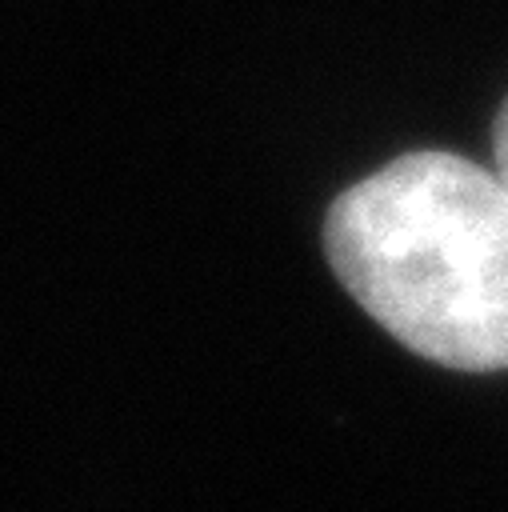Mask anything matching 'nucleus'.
<instances>
[{"instance_id": "2", "label": "nucleus", "mask_w": 508, "mask_h": 512, "mask_svg": "<svg viewBox=\"0 0 508 512\" xmlns=\"http://www.w3.org/2000/svg\"><path fill=\"white\" fill-rule=\"evenodd\" d=\"M492 172L504 188V200H508V100L500 104V116H496V128H492Z\"/></svg>"}, {"instance_id": "1", "label": "nucleus", "mask_w": 508, "mask_h": 512, "mask_svg": "<svg viewBox=\"0 0 508 512\" xmlns=\"http://www.w3.org/2000/svg\"><path fill=\"white\" fill-rule=\"evenodd\" d=\"M324 252L352 300L416 356L508 368V200L492 168L408 152L332 200Z\"/></svg>"}]
</instances>
